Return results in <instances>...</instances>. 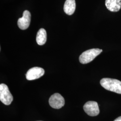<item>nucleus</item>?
Here are the masks:
<instances>
[{"instance_id":"nucleus-5","label":"nucleus","mask_w":121,"mask_h":121,"mask_svg":"<svg viewBox=\"0 0 121 121\" xmlns=\"http://www.w3.org/2000/svg\"><path fill=\"white\" fill-rule=\"evenodd\" d=\"M49 104L52 108L59 109L64 106L65 99L60 94L54 93L49 98Z\"/></svg>"},{"instance_id":"nucleus-3","label":"nucleus","mask_w":121,"mask_h":121,"mask_svg":"<svg viewBox=\"0 0 121 121\" xmlns=\"http://www.w3.org/2000/svg\"><path fill=\"white\" fill-rule=\"evenodd\" d=\"M0 100L7 105L10 104L13 101V95L9 91L8 86L4 83L0 84Z\"/></svg>"},{"instance_id":"nucleus-4","label":"nucleus","mask_w":121,"mask_h":121,"mask_svg":"<svg viewBox=\"0 0 121 121\" xmlns=\"http://www.w3.org/2000/svg\"><path fill=\"white\" fill-rule=\"evenodd\" d=\"M83 109L87 115L92 117L96 116L99 114V106L95 101H87L84 105Z\"/></svg>"},{"instance_id":"nucleus-12","label":"nucleus","mask_w":121,"mask_h":121,"mask_svg":"<svg viewBox=\"0 0 121 121\" xmlns=\"http://www.w3.org/2000/svg\"></svg>"},{"instance_id":"nucleus-8","label":"nucleus","mask_w":121,"mask_h":121,"mask_svg":"<svg viewBox=\"0 0 121 121\" xmlns=\"http://www.w3.org/2000/svg\"><path fill=\"white\" fill-rule=\"evenodd\" d=\"M106 8L111 12H117L121 8V0H105Z\"/></svg>"},{"instance_id":"nucleus-1","label":"nucleus","mask_w":121,"mask_h":121,"mask_svg":"<svg viewBox=\"0 0 121 121\" xmlns=\"http://www.w3.org/2000/svg\"><path fill=\"white\" fill-rule=\"evenodd\" d=\"M101 86L108 91L121 94V82L110 78H103L100 81Z\"/></svg>"},{"instance_id":"nucleus-9","label":"nucleus","mask_w":121,"mask_h":121,"mask_svg":"<svg viewBox=\"0 0 121 121\" xmlns=\"http://www.w3.org/2000/svg\"><path fill=\"white\" fill-rule=\"evenodd\" d=\"M76 4L75 0H66L64 5V10L68 15H72L75 11Z\"/></svg>"},{"instance_id":"nucleus-11","label":"nucleus","mask_w":121,"mask_h":121,"mask_svg":"<svg viewBox=\"0 0 121 121\" xmlns=\"http://www.w3.org/2000/svg\"><path fill=\"white\" fill-rule=\"evenodd\" d=\"M114 121H121V116L117 117L116 119H115Z\"/></svg>"},{"instance_id":"nucleus-6","label":"nucleus","mask_w":121,"mask_h":121,"mask_svg":"<svg viewBox=\"0 0 121 121\" xmlns=\"http://www.w3.org/2000/svg\"><path fill=\"white\" fill-rule=\"evenodd\" d=\"M44 70L39 67H34L29 69L26 73L28 80H33L41 77L44 74Z\"/></svg>"},{"instance_id":"nucleus-10","label":"nucleus","mask_w":121,"mask_h":121,"mask_svg":"<svg viewBox=\"0 0 121 121\" xmlns=\"http://www.w3.org/2000/svg\"><path fill=\"white\" fill-rule=\"evenodd\" d=\"M36 42L39 45H43L47 40V33L43 28H40L37 32L36 35Z\"/></svg>"},{"instance_id":"nucleus-2","label":"nucleus","mask_w":121,"mask_h":121,"mask_svg":"<svg viewBox=\"0 0 121 121\" xmlns=\"http://www.w3.org/2000/svg\"><path fill=\"white\" fill-rule=\"evenodd\" d=\"M103 51L99 48H92L83 52L79 57V60L83 64H87L93 60Z\"/></svg>"},{"instance_id":"nucleus-7","label":"nucleus","mask_w":121,"mask_h":121,"mask_svg":"<svg viewBox=\"0 0 121 121\" xmlns=\"http://www.w3.org/2000/svg\"><path fill=\"white\" fill-rule=\"evenodd\" d=\"M31 14L28 10H25L23 13V16L18 19L17 21V25L21 30H26L30 25Z\"/></svg>"}]
</instances>
